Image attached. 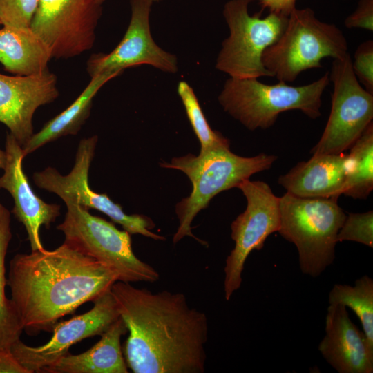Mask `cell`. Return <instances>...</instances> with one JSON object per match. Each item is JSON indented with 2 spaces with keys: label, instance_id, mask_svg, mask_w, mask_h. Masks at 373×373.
<instances>
[{
  "label": "cell",
  "instance_id": "cell-1",
  "mask_svg": "<svg viewBox=\"0 0 373 373\" xmlns=\"http://www.w3.org/2000/svg\"><path fill=\"white\" fill-rule=\"evenodd\" d=\"M110 291L129 334L123 354L133 372H204L207 318L184 294L119 280Z\"/></svg>",
  "mask_w": 373,
  "mask_h": 373
},
{
  "label": "cell",
  "instance_id": "cell-2",
  "mask_svg": "<svg viewBox=\"0 0 373 373\" xmlns=\"http://www.w3.org/2000/svg\"><path fill=\"white\" fill-rule=\"evenodd\" d=\"M117 280L106 264L64 242L52 251L15 255L7 285L23 330L35 335L52 332L61 318L93 302Z\"/></svg>",
  "mask_w": 373,
  "mask_h": 373
},
{
  "label": "cell",
  "instance_id": "cell-3",
  "mask_svg": "<svg viewBox=\"0 0 373 373\" xmlns=\"http://www.w3.org/2000/svg\"><path fill=\"white\" fill-rule=\"evenodd\" d=\"M276 160V155L263 153L246 157L236 155L230 149H216L200 152L198 156L189 153L160 163L162 167L184 172L192 184L191 194L175 205L179 226L173 243L189 236L205 245L192 233L191 223L197 214L218 193L237 187L254 173L268 170Z\"/></svg>",
  "mask_w": 373,
  "mask_h": 373
},
{
  "label": "cell",
  "instance_id": "cell-4",
  "mask_svg": "<svg viewBox=\"0 0 373 373\" xmlns=\"http://www.w3.org/2000/svg\"><path fill=\"white\" fill-rule=\"evenodd\" d=\"M329 82V72L310 84L298 86L283 82L267 84L257 78L229 77L218 102L225 112L247 129H267L287 111H300L313 119L319 117L322 95Z\"/></svg>",
  "mask_w": 373,
  "mask_h": 373
},
{
  "label": "cell",
  "instance_id": "cell-5",
  "mask_svg": "<svg viewBox=\"0 0 373 373\" xmlns=\"http://www.w3.org/2000/svg\"><path fill=\"white\" fill-rule=\"evenodd\" d=\"M338 198H300L285 193L280 197L278 233L294 244L303 273L320 276L335 258L337 235L346 214Z\"/></svg>",
  "mask_w": 373,
  "mask_h": 373
},
{
  "label": "cell",
  "instance_id": "cell-6",
  "mask_svg": "<svg viewBox=\"0 0 373 373\" xmlns=\"http://www.w3.org/2000/svg\"><path fill=\"white\" fill-rule=\"evenodd\" d=\"M347 53V41L339 28L320 21L309 8H296L279 39L265 50L262 63L272 77L287 83L303 71L321 68L324 58L339 59Z\"/></svg>",
  "mask_w": 373,
  "mask_h": 373
},
{
  "label": "cell",
  "instance_id": "cell-7",
  "mask_svg": "<svg viewBox=\"0 0 373 373\" xmlns=\"http://www.w3.org/2000/svg\"><path fill=\"white\" fill-rule=\"evenodd\" d=\"M62 200L67 211L57 229L64 234V242L106 264L117 274L119 281L152 283L158 280L159 273L134 254L128 231L91 215L73 197Z\"/></svg>",
  "mask_w": 373,
  "mask_h": 373
},
{
  "label": "cell",
  "instance_id": "cell-8",
  "mask_svg": "<svg viewBox=\"0 0 373 373\" xmlns=\"http://www.w3.org/2000/svg\"><path fill=\"white\" fill-rule=\"evenodd\" d=\"M251 0H230L224 6L223 16L229 35L222 43L216 68L235 78L272 77L262 63L265 50L280 37L288 16L271 12L261 18L250 15Z\"/></svg>",
  "mask_w": 373,
  "mask_h": 373
},
{
  "label": "cell",
  "instance_id": "cell-9",
  "mask_svg": "<svg viewBox=\"0 0 373 373\" xmlns=\"http://www.w3.org/2000/svg\"><path fill=\"white\" fill-rule=\"evenodd\" d=\"M329 77L334 87L331 111L312 155L343 153L372 122L373 94L358 81L350 53L333 59Z\"/></svg>",
  "mask_w": 373,
  "mask_h": 373
},
{
  "label": "cell",
  "instance_id": "cell-10",
  "mask_svg": "<svg viewBox=\"0 0 373 373\" xmlns=\"http://www.w3.org/2000/svg\"><path fill=\"white\" fill-rule=\"evenodd\" d=\"M237 188L247 200V207L232 222L231 237L234 248L224 268V297L229 300L242 283L245 261L254 249L260 250L267 237L278 231L280 224V197L263 181H242Z\"/></svg>",
  "mask_w": 373,
  "mask_h": 373
},
{
  "label": "cell",
  "instance_id": "cell-11",
  "mask_svg": "<svg viewBox=\"0 0 373 373\" xmlns=\"http://www.w3.org/2000/svg\"><path fill=\"white\" fill-rule=\"evenodd\" d=\"M97 136L82 139L78 145L74 166L70 172L61 175L56 169L48 167L33 174L35 184L40 189L57 194L61 200L73 197L84 208L94 209L107 215L130 234H140L156 240H164L162 236L151 231L155 223L149 217L125 213L122 207L105 194L93 191L88 184V171L93 160Z\"/></svg>",
  "mask_w": 373,
  "mask_h": 373
},
{
  "label": "cell",
  "instance_id": "cell-12",
  "mask_svg": "<svg viewBox=\"0 0 373 373\" xmlns=\"http://www.w3.org/2000/svg\"><path fill=\"white\" fill-rule=\"evenodd\" d=\"M102 12L95 0H39L30 28L56 59H69L91 49Z\"/></svg>",
  "mask_w": 373,
  "mask_h": 373
},
{
  "label": "cell",
  "instance_id": "cell-13",
  "mask_svg": "<svg viewBox=\"0 0 373 373\" xmlns=\"http://www.w3.org/2000/svg\"><path fill=\"white\" fill-rule=\"evenodd\" d=\"M93 303V307L88 312L68 321L57 322L52 331L53 336L46 343L32 347L19 338L12 345V352L30 373L43 372L66 355L71 345L86 338L101 336L119 318L110 290Z\"/></svg>",
  "mask_w": 373,
  "mask_h": 373
},
{
  "label": "cell",
  "instance_id": "cell-14",
  "mask_svg": "<svg viewBox=\"0 0 373 373\" xmlns=\"http://www.w3.org/2000/svg\"><path fill=\"white\" fill-rule=\"evenodd\" d=\"M152 0H130L131 19L119 44L109 53L92 55L86 70L90 77L106 72L122 73L126 68L149 65L165 73L178 70L177 57L161 48L153 40L149 17Z\"/></svg>",
  "mask_w": 373,
  "mask_h": 373
},
{
  "label": "cell",
  "instance_id": "cell-15",
  "mask_svg": "<svg viewBox=\"0 0 373 373\" xmlns=\"http://www.w3.org/2000/svg\"><path fill=\"white\" fill-rule=\"evenodd\" d=\"M58 96L57 77L48 70L29 76L0 74V122L23 147L34 134L37 109Z\"/></svg>",
  "mask_w": 373,
  "mask_h": 373
},
{
  "label": "cell",
  "instance_id": "cell-16",
  "mask_svg": "<svg viewBox=\"0 0 373 373\" xmlns=\"http://www.w3.org/2000/svg\"><path fill=\"white\" fill-rule=\"evenodd\" d=\"M5 148L6 162L0 177V189L12 195V212L25 227L31 251L44 249L39 236L40 227L44 225L49 228L60 215V206L48 204L34 193L22 168L26 157L23 148L10 132L6 135Z\"/></svg>",
  "mask_w": 373,
  "mask_h": 373
},
{
  "label": "cell",
  "instance_id": "cell-17",
  "mask_svg": "<svg viewBox=\"0 0 373 373\" xmlns=\"http://www.w3.org/2000/svg\"><path fill=\"white\" fill-rule=\"evenodd\" d=\"M318 350L339 373L373 372V348L343 305L329 304L325 317V335Z\"/></svg>",
  "mask_w": 373,
  "mask_h": 373
},
{
  "label": "cell",
  "instance_id": "cell-18",
  "mask_svg": "<svg viewBox=\"0 0 373 373\" xmlns=\"http://www.w3.org/2000/svg\"><path fill=\"white\" fill-rule=\"evenodd\" d=\"M350 167L348 154L312 155L280 176L287 193L300 198H338L343 194Z\"/></svg>",
  "mask_w": 373,
  "mask_h": 373
},
{
  "label": "cell",
  "instance_id": "cell-19",
  "mask_svg": "<svg viewBox=\"0 0 373 373\" xmlns=\"http://www.w3.org/2000/svg\"><path fill=\"white\" fill-rule=\"evenodd\" d=\"M127 332L119 317L89 350L75 355L68 352L43 372L127 373L128 367L121 347V338Z\"/></svg>",
  "mask_w": 373,
  "mask_h": 373
},
{
  "label": "cell",
  "instance_id": "cell-20",
  "mask_svg": "<svg viewBox=\"0 0 373 373\" xmlns=\"http://www.w3.org/2000/svg\"><path fill=\"white\" fill-rule=\"evenodd\" d=\"M52 53L30 27L3 26L0 28V63L15 75L40 74L48 69Z\"/></svg>",
  "mask_w": 373,
  "mask_h": 373
},
{
  "label": "cell",
  "instance_id": "cell-21",
  "mask_svg": "<svg viewBox=\"0 0 373 373\" xmlns=\"http://www.w3.org/2000/svg\"><path fill=\"white\" fill-rule=\"evenodd\" d=\"M122 73L106 72L91 77L79 97L64 111L46 122L22 147L26 156L41 146L68 135H76L90 115L93 100L100 88Z\"/></svg>",
  "mask_w": 373,
  "mask_h": 373
},
{
  "label": "cell",
  "instance_id": "cell-22",
  "mask_svg": "<svg viewBox=\"0 0 373 373\" xmlns=\"http://www.w3.org/2000/svg\"><path fill=\"white\" fill-rule=\"evenodd\" d=\"M11 238L10 214L0 203V349L11 348L23 331L11 299L6 296V257Z\"/></svg>",
  "mask_w": 373,
  "mask_h": 373
},
{
  "label": "cell",
  "instance_id": "cell-23",
  "mask_svg": "<svg viewBox=\"0 0 373 373\" xmlns=\"http://www.w3.org/2000/svg\"><path fill=\"white\" fill-rule=\"evenodd\" d=\"M350 167L343 192L354 199H366L373 189V124L350 147Z\"/></svg>",
  "mask_w": 373,
  "mask_h": 373
},
{
  "label": "cell",
  "instance_id": "cell-24",
  "mask_svg": "<svg viewBox=\"0 0 373 373\" xmlns=\"http://www.w3.org/2000/svg\"><path fill=\"white\" fill-rule=\"evenodd\" d=\"M329 304L350 308L361 321L363 332L373 348V280L365 275L354 286L336 284L329 294Z\"/></svg>",
  "mask_w": 373,
  "mask_h": 373
},
{
  "label": "cell",
  "instance_id": "cell-25",
  "mask_svg": "<svg viewBox=\"0 0 373 373\" xmlns=\"http://www.w3.org/2000/svg\"><path fill=\"white\" fill-rule=\"evenodd\" d=\"M177 90L192 128L200 143V152L229 149V140L210 127L192 87L186 82L180 81Z\"/></svg>",
  "mask_w": 373,
  "mask_h": 373
},
{
  "label": "cell",
  "instance_id": "cell-26",
  "mask_svg": "<svg viewBox=\"0 0 373 373\" xmlns=\"http://www.w3.org/2000/svg\"><path fill=\"white\" fill-rule=\"evenodd\" d=\"M354 241L373 247V211L350 213L337 235V241Z\"/></svg>",
  "mask_w": 373,
  "mask_h": 373
},
{
  "label": "cell",
  "instance_id": "cell-27",
  "mask_svg": "<svg viewBox=\"0 0 373 373\" xmlns=\"http://www.w3.org/2000/svg\"><path fill=\"white\" fill-rule=\"evenodd\" d=\"M39 0H0V23L3 26L30 27Z\"/></svg>",
  "mask_w": 373,
  "mask_h": 373
},
{
  "label": "cell",
  "instance_id": "cell-28",
  "mask_svg": "<svg viewBox=\"0 0 373 373\" xmlns=\"http://www.w3.org/2000/svg\"><path fill=\"white\" fill-rule=\"evenodd\" d=\"M352 70L362 86L373 94V41L362 42L356 48Z\"/></svg>",
  "mask_w": 373,
  "mask_h": 373
},
{
  "label": "cell",
  "instance_id": "cell-29",
  "mask_svg": "<svg viewBox=\"0 0 373 373\" xmlns=\"http://www.w3.org/2000/svg\"><path fill=\"white\" fill-rule=\"evenodd\" d=\"M347 28L373 30V0H359L356 9L345 20Z\"/></svg>",
  "mask_w": 373,
  "mask_h": 373
},
{
  "label": "cell",
  "instance_id": "cell-30",
  "mask_svg": "<svg viewBox=\"0 0 373 373\" xmlns=\"http://www.w3.org/2000/svg\"><path fill=\"white\" fill-rule=\"evenodd\" d=\"M0 373H30L17 359L11 348L0 349Z\"/></svg>",
  "mask_w": 373,
  "mask_h": 373
},
{
  "label": "cell",
  "instance_id": "cell-31",
  "mask_svg": "<svg viewBox=\"0 0 373 373\" xmlns=\"http://www.w3.org/2000/svg\"><path fill=\"white\" fill-rule=\"evenodd\" d=\"M296 0H259L262 9L267 8L271 12L286 16L296 8Z\"/></svg>",
  "mask_w": 373,
  "mask_h": 373
},
{
  "label": "cell",
  "instance_id": "cell-32",
  "mask_svg": "<svg viewBox=\"0 0 373 373\" xmlns=\"http://www.w3.org/2000/svg\"><path fill=\"white\" fill-rule=\"evenodd\" d=\"M6 162V151L0 149V169H3Z\"/></svg>",
  "mask_w": 373,
  "mask_h": 373
},
{
  "label": "cell",
  "instance_id": "cell-33",
  "mask_svg": "<svg viewBox=\"0 0 373 373\" xmlns=\"http://www.w3.org/2000/svg\"><path fill=\"white\" fill-rule=\"evenodd\" d=\"M97 2H98L99 3L102 4L106 1V0H95Z\"/></svg>",
  "mask_w": 373,
  "mask_h": 373
},
{
  "label": "cell",
  "instance_id": "cell-34",
  "mask_svg": "<svg viewBox=\"0 0 373 373\" xmlns=\"http://www.w3.org/2000/svg\"><path fill=\"white\" fill-rule=\"evenodd\" d=\"M153 1H161V0H152Z\"/></svg>",
  "mask_w": 373,
  "mask_h": 373
},
{
  "label": "cell",
  "instance_id": "cell-35",
  "mask_svg": "<svg viewBox=\"0 0 373 373\" xmlns=\"http://www.w3.org/2000/svg\"><path fill=\"white\" fill-rule=\"evenodd\" d=\"M0 25H1V23H0Z\"/></svg>",
  "mask_w": 373,
  "mask_h": 373
}]
</instances>
